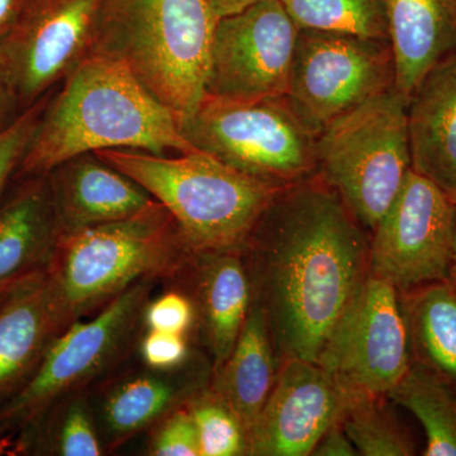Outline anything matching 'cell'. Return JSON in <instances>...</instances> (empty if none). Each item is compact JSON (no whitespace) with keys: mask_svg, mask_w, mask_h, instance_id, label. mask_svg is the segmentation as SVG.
I'll return each instance as SVG.
<instances>
[{"mask_svg":"<svg viewBox=\"0 0 456 456\" xmlns=\"http://www.w3.org/2000/svg\"><path fill=\"white\" fill-rule=\"evenodd\" d=\"M370 233L317 174L281 188L242 250L281 362H320L369 277Z\"/></svg>","mask_w":456,"mask_h":456,"instance_id":"1","label":"cell"},{"mask_svg":"<svg viewBox=\"0 0 456 456\" xmlns=\"http://www.w3.org/2000/svg\"><path fill=\"white\" fill-rule=\"evenodd\" d=\"M16 452L23 454L99 456L104 454L89 393L74 395L17 435Z\"/></svg>","mask_w":456,"mask_h":456,"instance_id":"24","label":"cell"},{"mask_svg":"<svg viewBox=\"0 0 456 456\" xmlns=\"http://www.w3.org/2000/svg\"><path fill=\"white\" fill-rule=\"evenodd\" d=\"M20 113L17 99L0 69V132L7 128Z\"/></svg>","mask_w":456,"mask_h":456,"instance_id":"34","label":"cell"},{"mask_svg":"<svg viewBox=\"0 0 456 456\" xmlns=\"http://www.w3.org/2000/svg\"><path fill=\"white\" fill-rule=\"evenodd\" d=\"M355 393L317 362L283 360L274 388L248 434V455H312Z\"/></svg>","mask_w":456,"mask_h":456,"instance_id":"14","label":"cell"},{"mask_svg":"<svg viewBox=\"0 0 456 456\" xmlns=\"http://www.w3.org/2000/svg\"><path fill=\"white\" fill-rule=\"evenodd\" d=\"M179 128L200 151L275 187L316 174V136L284 97L235 101L206 93Z\"/></svg>","mask_w":456,"mask_h":456,"instance_id":"8","label":"cell"},{"mask_svg":"<svg viewBox=\"0 0 456 456\" xmlns=\"http://www.w3.org/2000/svg\"><path fill=\"white\" fill-rule=\"evenodd\" d=\"M170 283L193 303L198 331L216 370L230 356L253 305L242 255L191 254Z\"/></svg>","mask_w":456,"mask_h":456,"instance_id":"16","label":"cell"},{"mask_svg":"<svg viewBox=\"0 0 456 456\" xmlns=\"http://www.w3.org/2000/svg\"><path fill=\"white\" fill-rule=\"evenodd\" d=\"M9 444L5 440L0 441V455L4 454L8 450Z\"/></svg>","mask_w":456,"mask_h":456,"instance_id":"39","label":"cell"},{"mask_svg":"<svg viewBox=\"0 0 456 456\" xmlns=\"http://www.w3.org/2000/svg\"><path fill=\"white\" fill-rule=\"evenodd\" d=\"M53 93V90L37 103L18 114L17 118L0 132V203L7 194L12 180H16L18 170L31 145Z\"/></svg>","mask_w":456,"mask_h":456,"instance_id":"29","label":"cell"},{"mask_svg":"<svg viewBox=\"0 0 456 456\" xmlns=\"http://www.w3.org/2000/svg\"><path fill=\"white\" fill-rule=\"evenodd\" d=\"M191 255L159 202L128 220L61 233L45 277L62 331L141 281H173Z\"/></svg>","mask_w":456,"mask_h":456,"instance_id":"3","label":"cell"},{"mask_svg":"<svg viewBox=\"0 0 456 456\" xmlns=\"http://www.w3.org/2000/svg\"><path fill=\"white\" fill-rule=\"evenodd\" d=\"M408 99L392 88L317 134L316 174L369 233L412 169Z\"/></svg>","mask_w":456,"mask_h":456,"instance_id":"7","label":"cell"},{"mask_svg":"<svg viewBox=\"0 0 456 456\" xmlns=\"http://www.w3.org/2000/svg\"><path fill=\"white\" fill-rule=\"evenodd\" d=\"M27 0H0V38L12 28Z\"/></svg>","mask_w":456,"mask_h":456,"instance_id":"35","label":"cell"},{"mask_svg":"<svg viewBox=\"0 0 456 456\" xmlns=\"http://www.w3.org/2000/svg\"><path fill=\"white\" fill-rule=\"evenodd\" d=\"M61 332L45 269L29 273L0 305V406L28 382Z\"/></svg>","mask_w":456,"mask_h":456,"instance_id":"19","label":"cell"},{"mask_svg":"<svg viewBox=\"0 0 456 456\" xmlns=\"http://www.w3.org/2000/svg\"><path fill=\"white\" fill-rule=\"evenodd\" d=\"M26 275L27 274L20 275V277L8 279V281H0V305L7 299V297L11 294L12 290L16 288V285L20 283Z\"/></svg>","mask_w":456,"mask_h":456,"instance_id":"38","label":"cell"},{"mask_svg":"<svg viewBox=\"0 0 456 456\" xmlns=\"http://www.w3.org/2000/svg\"><path fill=\"white\" fill-rule=\"evenodd\" d=\"M155 281H141L89 321L56 336L28 382L0 406V437L17 436L74 395L89 393L123 367L146 331L145 314Z\"/></svg>","mask_w":456,"mask_h":456,"instance_id":"6","label":"cell"},{"mask_svg":"<svg viewBox=\"0 0 456 456\" xmlns=\"http://www.w3.org/2000/svg\"><path fill=\"white\" fill-rule=\"evenodd\" d=\"M299 28L388 40L386 0H281Z\"/></svg>","mask_w":456,"mask_h":456,"instance_id":"27","label":"cell"},{"mask_svg":"<svg viewBox=\"0 0 456 456\" xmlns=\"http://www.w3.org/2000/svg\"><path fill=\"white\" fill-rule=\"evenodd\" d=\"M318 364L350 391L387 397L412 365L401 292L369 274Z\"/></svg>","mask_w":456,"mask_h":456,"instance_id":"12","label":"cell"},{"mask_svg":"<svg viewBox=\"0 0 456 456\" xmlns=\"http://www.w3.org/2000/svg\"><path fill=\"white\" fill-rule=\"evenodd\" d=\"M211 7L213 14L217 20L220 18L232 16L244 9L256 4L261 0H207Z\"/></svg>","mask_w":456,"mask_h":456,"instance_id":"36","label":"cell"},{"mask_svg":"<svg viewBox=\"0 0 456 456\" xmlns=\"http://www.w3.org/2000/svg\"><path fill=\"white\" fill-rule=\"evenodd\" d=\"M141 360L147 367L173 369L187 362L191 350L188 336L169 332L146 331L139 342Z\"/></svg>","mask_w":456,"mask_h":456,"instance_id":"32","label":"cell"},{"mask_svg":"<svg viewBox=\"0 0 456 456\" xmlns=\"http://www.w3.org/2000/svg\"><path fill=\"white\" fill-rule=\"evenodd\" d=\"M446 281L452 288H454L456 292V204H455V224H454V236H452V256H450V264L448 270V278H446Z\"/></svg>","mask_w":456,"mask_h":456,"instance_id":"37","label":"cell"},{"mask_svg":"<svg viewBox=\"0 0 456 456\" xmlns=\"http://www.w3.org/2000/svg\"><path fill=\"white\" fill-rule=\"evenodd\" d=\"M61 233L134 217L158 203L95 152L69 159L47 174Z\"/></svg>","mask_w":456,"mask_h":456,"instance_id":"17","label":"cell"},{"mask_svg":"<svg viewBox=\"0 0 456 456\" xmlns=\"http://www.w3.org/2000/svg\"><path fill=\"white\" fill-rule=\"evenodd\" d=\"M299 27L281 0L220 18L213 32L206 93L235 101L284 97Z\"/></svg>","mask_w":456,"mask_h":456,"instance_id":"13","label":"cell"},{"mask_svg":"<svg viewBox=\"0 0 456 456\" xmlns=\"http://www.w3.org/2000/svg\"><path fill=\"white\" fill-rule=\"evenodd\" d=\"M278 358L265 312L253 302L226 362L213 370L209 388L236 413L246 432L265 406L277 380Z\"/></svg>","mask_w":456,"mask_h":456,"instance_id":"22","label":"cell"},{"mask_svg":"<svg viewBox=\"0 0 456 456\" xmlns=\"http://www.w3.org/2000/svg\"><path fill=\"white\" fill-rule=\"evenodd\" d=\"M387 399L419 419L426 436L422 455L456 456V392L412 364Z\"/></svg>","mask_w":456,"mask_h":456,"instance_id":"25","label":"cell"},{"mask_svg":"<svg viewBox=\"0 0 456 456\" xmlns=\"http://www.w3.org/2000/svg\"><path fill=\"white\" fill-rule=\"evenodd\" d=\"M18 180L0 203V281L46 269L61 235L47 175Z\"/></svg>","mask_w":456,"mask_h":456,"instance_id":"21","label":"cell"},{"mask_svg":"<svg viewBox=\"0 0 456 456\" xmlns=\"http://www.w3.org/2000/svg\"><path fill=\"white\" fill-rule=\"evenodd\" d=\"M196 325V310L187 294L167 290L155 301H150L145 314L147 331L169 332L188 336Z\"/></svg>","mask_w":456,"mask_h":456,"instance_id":"31","label":"cell"},{"mask_svg":"<svg viewBox=\"0 0 456 456\" xmlns=\"http://www.w3.org/2000/svg\"><path fill=\"white\" fill-rule=\"evenodd\" d=\"M196 425L200 456L248 455V439L236 413L211 388L188 404Z\"/></svg>","mask_w":456,"mask_h":456,"instance_id":"28","label":"cell"},{"mask_svg":"<svg viewBox=\"0 0 456 456\" xmlns=\"http://www.w3.org/2000/svg\"><path fill=\"white\" fill-rule=\"evenodd\" d=\"M316 456H356L359 455L340 421L335 422L318 441L312 452Z\"/></svg>","mask_w":456,"mask_h":456,"instance_id":"33","label":"cell"},{"mask_svg":"<svg viewBox=\"0 0 456 456\" xmlns=\"http://www.w3.org/2000/svg\"><path fill=\"white\" fill-rule=\"evenodd\" d=\"M217 20L207 0H103L95 51L127 66L179 123L206 94Z\"/></svg>","mask_w":456,"mask_h":456,"instance_id":"5","label":"cell"},{"mask_svg":"<svg viewBox=\"0 0 456 456\" xmlns=\"http://www.w3.org/2000/svg\"><path fill=\"white\" fill-rule=\"evenodd\" d=\"M407 114L412 169L456 204V51L422 80Z\"/></svg>","mask_w":456,"mask_h":456,"instance_id":"18","label":"cell"},{"mask_svg":"<svg viewBox=\"0 0 456 456\" xmlns=\"http://www.w3.org/2000/svg\"><path fill=\"white\" fill-rule=\"evenodd\" d=\"M455 203L415 170L370 233L369 274L403 293L446 281Z\"/></svg>","mask_w":456,"mask_h":456,"instance_id":"11","label":"cell"},{"mask_svg":"<svg viewBox=\"0 0 456 456\" xmlns=\"http://www.w3.org/2000/svg\"><path fill=\"white\" fill-rule=\"evenodd\" d=\"M147 454L200 456L196 425L187 406L173 411L151 428Z\"/></svg>","mask_w":456,"mask_h":456,"instance_id":"30","label":"cell"},{"mask_svg":"<svg viewBox=\"0 0 456 456\" xmlns=\"http://www.w3.org/2000/svg\"><path fill=\"white\" fill-rule=\"evenodd\" d=\"M95 154L170 212L191 254H241L260 216L281 189L202 151L170 156L110 149Z\"/></svg>","mask_w":456,"mask_h":456,"instance_id":"4","label":"cell"},{"mask_svg":"<svg viewBox=\"0 0 456 456\" xmlns=\"http://www.w3.org/2000/svg\"><path fill=\"white\" fill-rule=\"evenodd\" d=\"M121 369V368H119ZM118 369V370H119ZM114 371L90 398L104 452L151 430L159 421L208 388L213 365L197 351L173 369L142 368Z\"/></svg>","mask_w":456,"mask_h":456,"instance_id":"15","label":"cell"},{"mask_svg":"<svg viewBox=\"0 0 456 456\" xmlns=\"http://www.w3.org/2000/svg\"><path fill=\"white\" fill-rule=\"evenodd\" d=\"M103 0H27L2 38L0 69L20 112L55 90L97 47Z\"/></svg>","mask_w":456,"mask_h":456,"instance_id":"10","label":"cell"},{"mask_svg":"<svg viewBox=\"0 0 456 456\" xmlns=\"http://www.w3.org/2000/svg\"><path fill=\"white\" fill-rule=\"evenodd\" d=\"M387 397L355 393L342 412V428L362 456H411L416 446L410 432L387 406Z\"/></svg>","mask_w":456,"mask_h":456,"instance_id":"26","label":"cell"},{"mask_svg":"<svg viewBox=\"0 0 456 456\" xmlns=\"http://www.w3.org/2000/svg\"><path fill=\"white\" fill-rule=\"evenodd\" d=\"M392 88L395 61L388 40L299 28L284 98L314 136Z\"/></svg>","mask_w":456,"mask_h":456,"instance_id":"9","label":"cell"},{"mask_svg":"<svg viewBox=\"0 0 456 456\" xmlns=\"http://www.w3.org/2000/svg\"><path fill=\"white\" fill-rule=\"evenodd\" d=\"M395 89L410 101L432 69L456 51V0H386Z\"/></svg>","mask_w":456,"mask_h":456,"instance_id":"20","label":"cell"},{"mask_svg":"<svg viewBox=\"0 0 456 456\" xmlns=\"http://www.w3.org/2000/svg\"><path fill=\"white\" fill-rule=\"evenodd\" d=\"M412 364L456 392V292L446 281L401 293Z\"/></svg>","mask_w":456,"mask_h":456,"instance_id":"23","label":"cell"},{"mask_svg":"<svg viewBox=\"0 0 456 456\" xmlns=\"http://www.w3.org/2000/svg\"><path fill=\"white\" fill-rule=\"evenodd\" d=\"M110 149L200 151L127 66L94 51L51 95L16 179L47 175L69 159Z\"/></svg>","mask_w":456,"mask_h":456,"instance_id":"2","label":"cell"}]
</instances>
